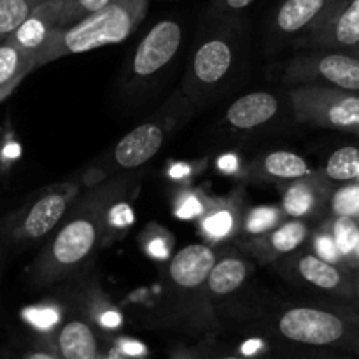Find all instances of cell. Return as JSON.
<instances>
[{
    "label": "cell",
    "instance_id": "cell-7",
    "mask_svg": "<svg viewBox=\"0 0 359 359\" xmlns=\"http://www.w3.org/2000/svg\"><path fill=\"white\" fill-rule=\"evenodd\" d=\"M217 262L216 251L210 245L205 244H191L177 252L174 258L168 262L167 286L175 300L181 298H195L202 297L207 290V279L212 270L214 263Z\"/></svg>",
    "mask_w": 359,
    "mask_h": 359
},
{
    "label": "cell",
    "instance_id": "cell-9",
    "mask_svg": "<svg viewBox=\"0 0 359 359\" xmlns=\"http://www.w3.org/2000/svg\"><path fill=\"white\" fill-rule=\"evenodd\" d=\"M283 269L287 276H293L316 290L344 298L358 297V283L346 269L312 252H302L294 258L284 259Z\"/></svg>",
    "mask_w": 359,
    "mask_h": 359
},
{
    "label": "cell",
    "instance_id": "cell-33",
    "mask_svg": "<svg viewBox=\"0 0 359 359\" xmlns=\"http://www.w3.org/2000/svg\"><path fill=\"white\" fill-rule=\"evenodd\" d=\"M149 252L154 256V258H158V259L167 258V256H168V248H167V244H165L163 238H161V237L151 238Z\"/></svg>",
    "mask_w": 359,
    "mask_h": 359
},
{
    "label": "cell",
    "instance_id": "cell-29",
    "mask_svg": "<svg viewBox=\"0 0 359 359\" xmlns=\"http://www.w3.org/2000/svg\"><path fill=\"white\" fill-rule=\"evenodd\" d=\"M132 221H133V214L128 203L116 202L114 200L112 205L109 207V212H107V233L109 231L125 230Z\"/></svg>",
    "mask_w": 359,
    "mask_h": 359
},
{
    "label": "cell",
    "instance_id": "cell-10",
    "mask_svg": "<svg viewBox=\"0 0 359 359\" xmlns=\"http://www.w3.org/2000/svg\"><path fill=\"white\" fill-rule=\"evenodd\" d=\"M181 25L174 20L158 21L146 37L137 46L132 60V72L135 77H151L172 62L181 48Z\"/></svg>",
    "mask_w": 359,
    "mask_h": 359
},
{
    "label": "cell",
    "instance_id": "cell-22",
    "mask_svg": "<svg viewBox=\"0 0 359 359\" xmlns=\"http://www.w3.org/2000/svg\"><path fill=\"white\" fill-rule=\"evenodd\" d=\"M238 228V203L233 198L210 200L202 214V230L212 241L230 237Z\"/></svg>",
    "mask_w": 359,
    "mask_h": 359
},
{
    "label": "cell",
    "instance_id": "cell-26",
    "mask_svg": "<svg viewBox=\"0 0 359 359\" xmlns=\"http://www.w3.org/2000/svg\"><path fill=\"white\" fill-rule=\"evenodd\" d=\"M60 2V21L62 28L83 20L88 14L102 9L111 0H58Z\"/></svg>",
    "mask_w": 359,
    "mask_h": 359
},
{
    "label": "cell",
    "instance_id": "cell-16",
    "mask_svg": "<svg viewBox=\"0 0 359 359\" xmlns=\"http://www.w3.org/2000/svg\"><path fill=\"white\" fill-rule=\"evenodd\" d=\"M279 111V100L269 91H252L237 98L226 111V121L233 128L252 130L269 123Z\"/></svg>",
    "mask_w": 359,
    "mask_h": 359
},
{
    "label": "cell",
    "instance_id": "cell-11",
    "mask_svg": "<svg viewBox=\"0 0 359 359\" xmlns=\"http://www.w3.org/2000/svg\"><path fill=\"white\" fill-rule=\"evenodd\" d=\"M62 28L60 21V2L58 0H44L6 41H11L37 60L55 32Z\"/></svg>",
    "mask_w": 359,
    "mask_h": 359
},
{
    "label": "cell",
    "instance_id": "cell-32",
    "mask_svg": "<svg viewBox=\"0 0 359 359\" xmlns=\"http://www.w3.org/2000/svg\"><path fill=\"white\" fill-rule=\"evenodd\" d=\"M255 0H217V11L221 13H238L249 7Z\"/></svg>",
    "mask_w": 359,
    "mask_h": 359
},
{
    "label": "cell",
    "instance_id": "cell-28",
    "mask_svg": "<svg viewBox=\"0 0 359 359\" xmlns=\"http://www.w3.org/2000/svg\"><path fill=\"white\" fill-rule=\"evenodd\" d=\"M332 212L335 216H358L359 214V184H349L340 188L332 196Z\"/></svg>",
    "mask_w": 359,
    "mask_h": 359
},
{
    "label": "cell",
    "instance_id": "cell-39",
    "mask_svg": "<svg viewBox=\"0 0 359 359\" xmlns=\"http://www.w3.org/2000/svg\"><path fill=\"white\" fill-rule=\"evenodd\" d=\"M358 181H359V172H358Z\"/></svg>",
    "mask_w": 359,
    "mask_h": 359
},
{
    "label": "cell",
    "instance_id": "cell-19",
    "mask_svg": "<svg viewBox=\"0 0 359 359\" xmlns=\"http://www.w3.org/2000/svg\"><path fill=\"white\" fill-rule=\"evenodd\" d=\"M58 354L65 359H95L100 356L95 332L86 321L72 319L60 328L56 337Z\"/></svg>",
    "mask_w": 359,
    "mask_h": 359
},
{
    "label": "cell",
    "instance_id": "cell-23",
    "mask_svg": "<svg viewBox=\"0 0 359 359\" xmlns=\"http://www.w3.org/2000/svg\"><path fill=\"white\" fill-rule=\"evenodd\" d=\"M44 0H0V39L6 41Z\"/></svg>",
    "mask_w": 359,
    "mask_h": 359
},
{
    "label": "cell",
    "instance_id": "cell-12",
    "mask_svg": "<svg viewBox=\"0 0 359 359\" xmlns=\"http://www.w3.org/2000/svg\"><path fill=\"white\" fill-rule=\"evenodd\" d=\"M233 63V48L226 39L205 41L191 60L188 84L195 90H207L219 84L228 76Z\"/></svg>",
    "mask_w": 359,
    "mask_h": 359
},
{
    "label": "cell",
    "instance_id": "cell-2",
    "mask_svg": "<svg viewBox=\"0 0 359 359\" xmlns=\"http://www.w3.org/2000/svg\"><path fill=\"white\" fill-rule=\"evenodd\" d=\"M147 11V0H111L83 20L58 28L39 58V67L62 56L118 44L132 35Z\"/></svg>",
    "mask_w": 359,
    "mask_h": 359
},
{
    "label": "cell",
    "instance_id": "cell-18",
    "mask_svg": "<svg viewBox=\"0 0 359 359\" xmlns=\"http://www.w3.org/2000/svg\"><path fill=\"white\" fill-rule=\"evenodd\" d=\"M251 174L269 181H297L312 175V170L307 160H304L300 154L291 151H273L255 161Z\"/></svg>",
    "mask_w": 359,
    "mask_h": 359
},
{
    "label": "cell",
    "instance_id": "cell-3",
    "mask_svg": "<svg viewBox=\"0 0 359 359\" xmlns=\"http://www.w3.org/2000/svg\"><path fill=\"white\" fill-rule=\"evenodd\" d=\"M276 332L302 346L332 347L359 356V314L351 309L290 307L277 316Z\"/></svg>",
    "mask_w": 359,
    "mask_h": 359
},
{
    "label": "cell",
    "instance_id": "cell-20",
    "mask_svg": "<svg viewBox=\"0 0 359 359\" xmlns=\"http://www.w3.org/2000/svg\"><path fill=\"white\" fill-rule=\"evenodd\" d=\"M251 272V263L241 256H224L214 263L207 279V290L212 297H228L242 287Z\"/></svg>",
    "mask_w": 359,
    "mask_h": 359
},
{
    "label": "cell",
    "instance_id": "cell-1",
    "mask_svg": "<svg viewBox=\"0 0 359 359\" xmlns=\"http://www.w3.org/2000/svg\"><path fill=\"white\" fill-rule=\"evenodd\" d=\"M116 196V186H104L91 191L74 209L69 221L35 259L32 266L35 286L44 287L65 279L93 256L107 237V212Z\"/></svg>",
    "mask_w": 359,
    "mask_h": 359
},
{
    "label": "cell",
    "instance_id": "cell-13",
    "mask_svg": "<svg viewBox=\"0 0 359 359\" xmlns=\"http://www.w3.org/2000/svg\"><path fill=\"white\" fill-rule=\"evenodd\" d=\"M165 132L156 123H144L126 133L114 147V163L121 168H137L147 163L163 146Z\"/></svg>",
    "mask_w": 359,
    "mask_h": 359
},
{
    "label": "cell",
    "instance_id": "cell-15",
    "mask_svg": "<svg viewBox=\"0 0 359 359\" xmlns=\"http://www.w3.org/2000/svg\"><path fill=\"white\" fill-rule=\"evenodd\" d=\"M335 0H284L276 14L277 30L283 35H307L326 16Z\"/></svg>",
    "mask_w": 359,
    "mask_h": 359
},
{
    "label": "cell",
    "instance_id": "cell-30",
    "mask_svg": "<svg viewBox=\"0 0 359 359\" xmlns=\"http://www.w3.org/2000/svg\"><path fill=\"white\" fill-rule=\"evenodd\" d=\"M314 251L316 255L328 259V262H333V263L344 262L342 255H340L339 248H337L335 238H333V235L330 233H319L318 237L314 238Z\"/></svg>",
    "mask_w": 359,
    "mask_h": 359
},
{
    "label": "cell",
    "instance_id": "cell-14",
    "mask_svg": "<svg viewBox=\"0 0 359 359\" xmlns=\"http://www.w3.org/2000/svg\"><path fill=\"white\" fill-rule=\"evenodd\" d=\"M311 235L307 223L300 219L287 221L273 230L255 235L248 244L249 251L263 262H276L280 256L294 252Z\"/></svg>",
    "mask_w": 359,
    "mask_h": 359
},
{
    "label": "cell",
    "instance_id": "cell-6",
    "mask_svg": "<svg viewBox=\"0 0 359 359\" xmlns=\"http://www.w3.org/2000/svg\"><path fill=\"white\" fill-rule=\"evenodd\" d=\"M287 83H325L359 93V56L354 53H325L298 56L284 70Z\"/></svg>",
    "mask_w": 359,
    "mask_h": 359
},
{
    "label": "cell",
    "instance_id": "cell-4",
    "mask_svg": "<svg viewBox=\"0 0 359 359\" xmlns=\"http://www.w3.org/2000/svg\"><path fill=\"white\" fill-rule=\"evenodd\" d=\"M291 104L298 121L359 133V95L356 91L307 83L291 91Z\"/></svg>",
    "mask_w": 359,
    "mask_h": 359
},
{
    "label": "cell",
    "instance_id": "cell-36",
    "mask_svg": "<svg viewBox=\"0 0 359 359\" xmlns=\"http://www.w3.org/2000/svg\"><path fill=\"white\" fill-rule=\"evenodd\" d=\"M347 265H359V244H358V248H356V251H354V255L351 256L349 258V262H347Z\"/></svg>",
    "mask_w": 359,
    "mask_h": 359
},
{
    "label": "cell",
    "instance_id": "cell-35",
    "mask_svg": "<svg viewBox=\"0 0 359 359\" xmlns=\"http://www.w3.org/2000/svg\"><path fill=\"white\" fill-rule=\"evenodd\" d=\"M142 347H140V344H132V342H128L125 346V344H123V354H125V356H137V354H140L142 353Z\"/></svg>",
    "mask_w": 359,
    "mask_h": 359
},
{
    "label": "cell",
    "instance_id": "cell-8",
    "mask_svg": "<svg viewBox=\"0 0 359 359\" xmlns=\"http://www.w3.org/2000/svg\"><path fill=\"white\" fill-rule=\"evenodd\" d=\"M314 49L351 51L359 44V0H335L321 23L302 37Z\"/></svg>",
    "mask_w": 359,
    "mask_h": 359
},
{
    "label": "cell",
    "instance_id": "cell-25",
    "mask_svg": "<svg viewBox=\"0 0 359 359\" xmlns=\"http://www.w3.org/2000/svg\"><path fill=\"white\" fill-rule=\"evenodd\" d=\"M332 235L342 258L349 262L359 244V223L354 219V216H337L332 226Z\"/></svg>",
    "mask_w": 359,
    "mask_h": 359
},
{
    "label": "cell",
    "instance_id": "cell-5",
    "mask_svg": "<svg viewBox=\"0 0 359 359\" xmlns=\"http://www.w3.org/2000/svg\"><path fill=\"white\" fill-rule=\"evenodd\" d=\"M76 193V184H56L42 189L4 221V235L14 244H30L48 237L65 217Z\"/></svg>",
    "mask_w": 359,
    "mask_h": 359
},
{
    "label": "cell",
    "instance_id": "cell-27",
    "mask_svg": "<svg viewBox=\"0 0 359 359\" xmlns=\"http://www.w3.org/2000/svg\"><path fill=\"white\" fill-rule=\"evenodd\" d=\"M280 221V210L277 207H259L252 209L248 214L244 228L249 235H262L265 231L276 228V224Z\"/></svg>",
    "mask_w": 359,
    "mask_h": 359
},
{
    "label": "cell",
    "instance_id": "cell-24",
    "mask_svg": "<svg viewBox=\"0 0 359 359\" xmlns=\"http://www.w3.org/2000/svg\"><path fill=\"white\" fill-rule=\"evenodd\" d=\"M359 172V149L346 146L337 149L326 163L325 174L330 181H354Z\"/></svg>",
    "mask_w": 359,
    "mask_h": 359
},
{
    "label": "cell",
    "instance_id": "cell-38",
    "mask_svg": "<svg viewBox=\"0 0 359 359\" xmlns=\"http://www.w3.org/2000/svg\"><path fill=\"white\" fill-rule=\"evenodd\" d=\"M358 297H359V279H358Z\"/></svg>",
    "mask_w": 359,
    "mask_h": 359
},
{
    "label": "cell",
    "instance_id": "cell-17",
    "mask_svg": "<svg viewBox=\"0 0 359 359\" xmlns=\"http://www.w3.org/2000/svg\"><path fill=\"white\" fill-rule=\"evenodd\" d=\"M328 186L319 177H302L293 181V186L286 189L283 200V210L293 219H302L318 212L326 205Z\"/></svg>",
    "mask_w": 359,
    "mask_h": 359
},
{
    "label": "cell",
    "instance_id": "cell-31",
    "mask_svg": "<svg viewBox=\"0 0 359 359\" xmlns=\"http://www.w3.org/2000/svg\"><path fill=\"white\" fill-rule=\"evenodd\" d=\"M205 212V203L198 198V195L195 193H189V195L182 196L181 200V205L177 209V216L179 217H196V216H202Z\"/></svg>",
    "mask_w": 359,
    "mask_h": 359
},
{
    "label": "cell",
    "instance_id": "cell-21",
    "mask_svg": "<svg viewBox=\"0 0 359 359\" xmlns=\"http://www.w3.org/2000/svg\"><path fill=\"white\" fill-rule=\"evenodd\" d=\"M37 67V60L11 41L0 44V100L7 97L30 70Z\"/></svg>",
    "mask_w": 359,
    "mask_h": 359
},
{
    "label": "cell",
    "instance_id": "cell-34",
    "mask_svg": "<svg viewBox=\"0 0 359 359\" xmlns=\"http://www.w3.org/2000/svg\"><path fill=\"white\" fill-rule=\"evenodd\" d=\"M100 323L105 328H114V326H118L119 323H121V318H119V314H116V312H107V314L102 316Z\"/></svg>",
    "mask_w": 359,
    "mask_h": 359
},
{
    "label": "cell",
    "instance_id": "cell-37",
    "mask_svg": "<svg viewBox=\"0 0 359 359\" xmlns=\"http://www.w3.org/2000/svg\"><path fill=\"white\" fill-rule=\"evenodd\" d=\"M351 53H354V55H358V56H359V44H358L356 48H354V49H351Z\"/></svg>",
    "mask_w": 359,
    "mask_h": 359
}]
</instances>
